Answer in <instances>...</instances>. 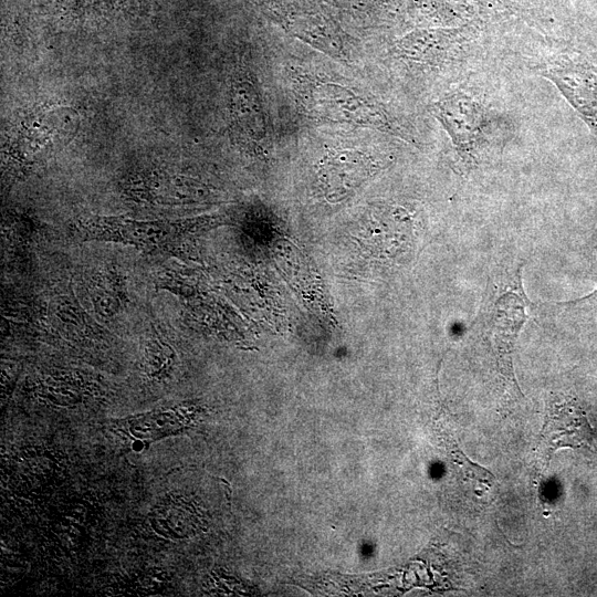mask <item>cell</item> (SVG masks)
<instances>
[{"label":"cell","mask_w":597,"mask_h":597,"mask_svg":"<svg viewBox=\"0 0 597 597\" xmlns=\"http://www.w3.org/2000/svg\"><path fill=\"white\" fill-rule=\"evenodd\" d=\"M303 105L316 118L333 123L396 132L384 109L352 87L334 82H307L302 91Z\"/></svg>","instance_id":"cell-1"},{"label":"cell","mask_w":597,"mask_h":597,"mask_svg":"<svg viewBox=\"0 0 597 597\" xmlns=\"http://www.w3.org/2000/svg\"><path fill=\"white\" fill-rule=\"evenodd\" d=\"M528 304L520 280L515 281L495 301L492 310L491 327L498 362L506 392L512 397L522 396L513 371V349L517 334L527 318L525 307Z\"/></svg>","instance_id":"cell-2"},{"label":"cell","mask_w":597,"mask_h":597,"mask_svg":"<svg viewBox=\"0 0 597 597\" xmlns=\"http://www.w3.org/2000/svg\"><path fill=\"white\" fill-rule=\"evenodd\" d=\"M593 428L576 400L549 406L537 440V455L544 467L559 448H586L597 452Z\"/></svg>","instance_id":"cell-3"},{"label":"cell","mask_w":597,"mask_h":597,"mask_svg":"<svg viewBox=\"0 0 597 597\" xmlns=\"http://www.w3.org/2000/svg\"><path fill=\"white\" fill-rule=\"evenodd\" d=\"M433 114L462 156L478 147L485 127V114L470 95L455 92L442 97L433 105Z\"/></svg>","instance_id":"cell-4"},{"label":"cell","mask_w":597,"mask_h":597,"mask_svg":"<svg viewBox=\"0 0 597 597\" xmlns=\"http://www.w3.org/2000/svg\"><path fill=\"white\" fill-rule=\"evenodd\" d=\"M543 75L557 86L597 134V74L582 63L563 61L546 67Z\"/></svg>","instance_id":"cell-5"},{"label":"cell","mask_w":597,"mask_h":597,"mask_svg":"<svg viewBox=\"0 0 597 597\" xmlns=\"http://www.w3.org/2000/svg\"><path fill=\"white\" fill-rule=\"evenodd\" d=\"M370 159L362 151L347 149L331 154L322 164L321 182L328 198L348 196L368 179Z\"/></svg>","instance_id":"cell-6"},{"label":"cell","mask_w":597,"mask_h":597,"mask_svg":"<svg viewBox=\"0 0 597 597\" xmlns=\"http://www.w3.org/2000/svg\"><path fill=\"white\" fill-rule=\"evenodd\" d=\"M464 39L459 29L415 32L399 42V51L412 61L434 65L454 56Z\"/></svg>","instance_id":"cell-7"},{"label":"cell","mask_w":597,"mask_h":597,"mask_svg":"<svg viewBox=\"0 0 597 597\" xmlns=\"http://www.w3.org/2000/svg\"><path fill=\"white\" fill-rule=\"evenodd\" d=\"M233 111L241 129L250 139L261 142L266 135V125L260 97L248 82L239 83L233 92Z\"/></svg>","instance_id":"cell-8"},{"label":"cell","mask_w":597,"mask_h":597,"mask_svg":"<svg viewBox=\"0 0 597 597\" xmlns=\"http://www.w3.org/2000/svg\"><path fill=\"white\" fill-rule=\"evenodd\" d=\"M442 443L450 461L460 469L468 480L489 486L495 481V476L489 470L468 458L451 434L442 432Z\"/></svg>","instance_id":"cell-9"},{"label":"cell","mask_w":597,"mask_h":597,"mask_svg":"<svg viewBox=\"0 0 597 597\" xmlns=\"http://www.w3.org/2000/svg\"><path fill=\"white\" fill-rule=\"evenodd\" d=\"M596 251H597V247H596ZM595 294H597V291L594 292L593 294L588 295V296H591V295H595ZM586 297H587V296H586Z\"/></svg>","instance_id":"cell-10"}]
</instances>
